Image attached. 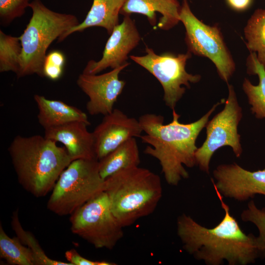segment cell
Here are the masks:
<instances>
[{
	"instance_id": "cell-1",
	"label": "cell",
	"mask_w": 265,
	"mask_h": 265,
	"mask_svg": "<svg viewBox=\"0 0 265 265\" xmlns=\"http://www.w3.org/2000/svg\"><path fill=\"white\" fill-rule=\"evenodd\" d=\"M214 189L224 211L223 217L215 227L208 228L186 213L179 216L177 233L183 248L207 265H220L224 261L229 265L254 263L265 256V252L259 247L256 236L241 229L222 196Z\"/></svg>"
},
{
	"instance_id": "cell-20",
	"label": "cell",
	"mask_w": 265,
	"mask_h": 265,
	"mask_svg": "<svg viewBox=\"0 0 265 265\" xmlns=\"http://www.w3.org/2000/svg\"><path fill=\"white\" fill-rule=\"evenodd\" d=\"M246 67L248 74L258 76L259 83L255 85L245 78L242 89L251 106L252 113L258 119L265 118V69L259 62L255 53H250L248 56Z\"/></svg>"
},
{
	"instance_id": "cell-23",
	"label": "cell",
	"mask_w": 265,
	"mask_h": 265,
	"mask_svg": "<svg viewBox=\"0 0 265 265\" xmlns=\"http://www.w3.org/2000/svg\"><path fill=\"white\" fill-rule=\"evenodd\" d=\"M11 226L16 237L33 253L35 265H73L69 262L52 259L46 254L34 236L23 228L19 220L18 210L13 212Z\"/></svg>"
},
{
	"instance_id": "cell-14",
	"label": "cell",
	"mask_w": 265,
	"mask_h": 265,
	"mask_svg": "<svg viewBox=\"0 0 265 265\" xmlns=\"http://www.w3.org/2000/svg\"><path fill=\"white\" fill-rule=\"evenodd\" d=\"M104 116L92 132L98 160L129 139L140 137L143 132L138 120L129 117L120 109H114Z\"/></svg>"
},
{
	"instance_id": "cell-3",
	"label": "cell",
	"mask_w": 265,
	"mask_h": 265,
	"mask_svg": "<svg viewBox=\"0 0 265 265\" xmlns=\"http://www.w3.org/2000/svg\"><path fill=\"white\" fill-rule=\"evenodd\" d=\"M18 180L34 196H46L72 160L65 147L40 135H17L8 148Z\"/></svg>"
},
{
	"instance_id": "cell-25",
	"label": "cell",
	"mask_w": 265,
	"mask_h": 265,
	"mask_svg": "<svg viewBox=\"0 0 265 265\" xmlns=\"http://www.w3.org/2000/svg\"><path fill=\"white\" fill-rule=\"evenodd\" d=\"M241 220L256 226L259 235L257 240L259 247L265 252V207L259 208L254 201L251 200L240 214Z\"/></svg>"
},
{
	"instance_id": "cell-18",
	"label": "cell",
	"mask_w": 265,
	"mask_h": 265,
	"mask_svg": "<svg viewBox=\"0 0 265 265\" xmlns=\"http://www.w3.org/2000/svg\"><path fill=\"white\" fill-rule=\"evenodd\" d=\"M126 0H93L85 19L68 30L58 41L61 42L76 32H81L93 26L105 28L110 34L119 24V14Z\"/></svg>"
},
{
	"instance_id": "cell-26",
	"label": "cell",
	"mask_w": 265,
	"mask_h": 265,
	"mask_svg": "<svg viewBox=\"0 0 265 265\" xmlns=\"http://www.w3.org/2000/svg\"><path fill=\"white\" fill-rule=\"evenodd\" d=\"M29 4V0H0V23L6 26L21 17Z\"/></svg>"
},
{
	"instance_id": "cell-19",
	"label": "cell",
	"mask_w": 265,
	"mask_h": 265,
	"mask_svg": "<svg viewBox=\"0 0 265 265\" xmlns=\"http://www.w3.org/2000/svg\"><path fill=\"white\" fill-rule=\"evenodd\" d=\"M98 161L100 174L104 180L122 170L139 166L140 159L135 138L126 140Z\"/></svg>"
},
{
	"instance_id": "cell-10",
	"label": "cell",
	"mask_w": 265,
	"mask_h": 265,
	"mask_svg": "<svg viewBox=\"0 0 265 265\" xmlns=\"http://www.w3.org/2000/svg\"><path fill=\"white\" fill-rule=\"evenodd\" d=\"M145 51L146 54L143 56L130 57L158 80L163 88L165 105L174 110L186 92L184 86L189 88L191 83H197L201 79L200 75H193L186 71V62L191 53L187 51L186 53H165L159 55L148 47Z\"/></svg>"
},
{
	"instance_id": "cell-21",
	"label": "cell",
	"mask_w": 265,
	"mask_h": 265,
	"mask_svg": "<svg viewBox=\"0 0 265 265\" xmlns=\"http://www.w3.org/2000/svg\"><path fill=\"white\" fill-rule=\"evenodd\" d=\"M246 47L265 69V8L256 9L244 28Z\"/></svg>"
},
{
	"instance_id": "cell-16",
	"label": "cell",
	"mask_w": 265,
	"mask_h": 265,
	"mask_svg": "<svg viewBox=\"0 0 265 265\" xmlns=\"http://www.w3.org/2000/svg\"><path fill=\"white\" fill-rule=\"evenodd\" d=\"M181 6L178 0H126L120 13L130 15L138 13L146 16L150 24L155 26L156 13L162 16L158 26L167 30L176 26L179 22Z\"/></svg>"
},
{
	"instance_id": "cell-15",
	"label": "cell",
	"mask_w": 265,
	"mask_h": 265,
	"mask_svg": "<svg viewBox=\"0 0 265 265\" xmlns=\"http://www.w3.org/2000/svg\"><path fill=\"white\" fill-rule=\"evenodd\" d=\"M88 126L81 121L71 122L45 129L44 136L63 144L72 161L97 159L93 134L88 131Z\"/></svg>"
},
{
	"instance_id": "cell-9",
	"label": "cell",
	"mask_w": 265,
	"mask_h": 265,
	"mask_svg": "<svg viewBox=\"0 0 265 265\" xmlns=\"http://www.w3.org/2000/svg\"><path fill=\"white\" fill-rule=\"evenodd\" d=\"M228 84V96L224 108L207 122L206 138L195 152L196 165L209 174L210 162L213 154L223 146H230L237 158L240 157L242 148L238 127L242 118V108L239 105L233 86Z\"/></svg>"
},
{
	"instance_id": "cell-13",
	"label": "cell",
	"mask_w": 265,
	"mask_h": 265,
	"mask_svg": "<svg viewBox=\"0 0 265 265\" xmlns=\"http://www.w3.org/2000/svg\"><path fill=\"white\" fill-rule=\"evenodd\" d=\"M140 40L134 22L130 15L125 16L122 23L116 26L110 34L101 59L98 61H89L82 73L97 74L107 68L113 69L128 63L129 53Z\"/></svg>"
},
{
	"instance_id": "cell-28",
	"label": "cell",
	"mask_w": 265,
	"mask_h": 265,
	"mask_svg": "<svg viewBox=\"0 0 265 265\" xmlns=\"http://www.w3.org/2000/svg\"><path fill=\"white\" fill-rule=\"evenodd\" d=\"M65 257L73 265H115L116 264L106 261H95L82 257L74 249L67 251Z\"/></svg>"
},
{
	"instance_id": "cell-27",
	"label": "cell",
	"mask_w": 265,
	"mask_h": 265,
	"mask_svg": "<svg viewBox=\"0 0 265 265\" xmlns=\"http://www.w3.org/2000/svg\"><path fill=\"white\" fill-rule=\"evenodd\" d=\"M65 62L64 54L54 51L46 55L43 65L44 77L55 80L61 76Z\"/></svg>"
},
{
	"instance_id": "cell-22",
	"label": "cell",
	"mask_w": 265,
	"mask_h": 265,
	"mask_svg": "<svg viewBox=\"0 0 265 265\" xmlns=\"http://www.w3.org/2000/svg\"><path fill=\"white\" fill-rule=\"evenodd\" d=\"M0 256L11 265H35L33 253L17 237L10 238L0 225Z\"/></svg>"
},
{
	"instance_id": "cell-7",
	"label": "cell",
	"mask_w": 265,
	"mask_h": 265,
	"mask_svg": "<svg viewBox=\"0 0 265 265\" xmlns=\"http://www.w3.org/2000/svg\"><path fill=\"white\" fill-rule=\"evenodd\" d=\"M180 20L186 29L188 51L209 58L216 67L219 77L228 83L235 72L236 64L218 26L199 20L191 11L187 0H183Z\"/></svg>"
},
{
	"instance_id": "cell-17",
	"label": "cell",
	"mask_w": 265,
	"mask_h": 265,
	"mask_svg": "<svg viewBox=\"0 0 265 265\" xmlns=\"http://www.w3.org/2000/svg\"><path fill=\"white\" fill-rule=\"evenodd\" d=\"M34 99L39 110L38 122L44 129L74 121L90 125L86 114L75 106L38 94L34 96Z\"/></svg>"
},
{
	"instance_id": "cell-24",
	"label": "cell",
	"mask_w": 265,
	"mask_h": 265,
	"mask_svg": "<svg viewBox=\"0 0 265 265\" xmlns=\"http://www.w3.org/2000/svg\"><path fill=\"white\" fill-rule=\"evenodd\" d=\"M22 48L19 37H14L0 30V72H18Z\"/></svg>"
},
{
	"instance_id": "cell-6",
	"label": "cell",
	"mask_w": 265,
	"mask_h": 265,
	"mask_svg": "<svg viewBox=\"0 0 265 265\" xmlns=\"http://www.w3.org/2000/svg\"><path fill=\"white\" fill-rule=\"evenodd\" d=\"M105 191L97 159L72 161L61 173L47 203V208L60 216L71 215Z\"/></svg>"
},
{
	"instance_id": "cell-11",
	"label": "cell",
	"mask_w": 265,
	"mask_h": 265,
	"mask_svg": "<svg viewBox=\"0 0 265 265\" xmlns=\"http://www.w3.org/2000/svg\"><path fill=\"white\" fill-rule=\"evenodd\" d=\"M214 188L226 198L242 202L256 194L265 196V168L251 171L237 163L221 164L213 171Z\"/></svg>"
},
{
	"instance_id": "cell-12",
	"label": "cell",
	"mask_w": 265,
	"mask_h": 265,
	"mask_svg": "<svg viewBox=\"0 0 265 265\" xmlns=\"http://www.w3.org/2000/svg\"><path fill=\"white\" fill-rule=\"evenodd\" d=\"M129 65L127 63L101 75L80 74L77 83L89 98L86 109L90 115L110 113L125 86V81L120 80L121 71Z\"/></svg>"
},
{
	"instance_id": "cell-8",
	"label": "cell",
	"mask_w": 265,
	"mask_h": 265,
	"mask_svg": "<svg viewBox=\"0 0 265 265\" xmlns=\"http://www.w3.org/2000/svg\"><path fill=\"white\" fill-rule=\"evenodd\" d=\"M70 215L72 233L96 248L112 249L124 236V227L113 214L105 191Z\"/></svg>"
},
{
	"instance_id": "cell-5",
	"label": "cell",
	"mask_w": 265,
	"mask_h": 265,
	"mask_svg": "<svg viewBox=\"0 0 265 265\" xmlns=\"http://www.w3.org/2000/svg\"><path fill=\"white\" fill-rule=\"evenodd\" d=\"M29 7L32 16L19 37L22 52L18 79L32 74L44 77L43 65L49 47L80 23L76 16L53 11L40 0H33Z\"/></svg>"
},
{
	"instance_id": "cell-4",
	"label": "cell",
	"mask_w": 265,
	"mask_h": 265,
	"mask_svg": "<svg viewBox=\"0 0 265 265\" xmlns=\"http://www.w3.org/2000/svg\"><path fill=\"white\" fill-rule=\"evenodd\" d=\"M105 191L113 214L123 227L152 214L162 195L160 177L139 166L122 170L106 178Z\"/></svg>"
},
{
	"instance_id": "cell-29",
	"label": "cell",
	"mask_w": 265,
	"mask_h": 265,
	"mask_svg": "<svg viewBox=\"0 0 265 265\" xmlns=\"http://www.w3.org/2000/svg\"><path fill=\"white\" fill-rule=\"evenodd\" d=\"M228 5L237 11H243L248 9L253 0H226Z\"/></svg>"
},
{
	"instance_id": "cell-2",
	"label": "cell",
	"mask_w": 265,
	"mask_h": 265,
	"mask_svg": "<svg viewBox=\"0 0 265 265\" xmlns=\"http://www.w3.org/2000/svg\"><path fill=\"white\" fill-rule=\"evenodd\" d=\"M225 102V99H222L199 119L187 124L179 122L180 115L175 109L172 110V121L167 124H164V117L160 115L146 113L139 117L145 133L140 138L142 142L149 144L144 153L159 161L169 185L177 186L182 180L189 177L184 165L189 168L196 165L197 138L217 106Z\"/></svg>"
}]
</instances>
